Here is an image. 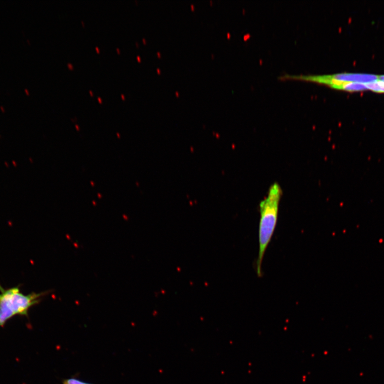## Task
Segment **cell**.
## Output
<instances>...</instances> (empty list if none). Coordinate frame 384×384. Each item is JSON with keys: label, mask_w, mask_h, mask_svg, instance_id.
Segmentation results:
<instances>
[{"label": "cell", "mask_w": 384, "mask_h": 384, "mask_svg": "<svg viewBox=\"0 0 384 384\" xmlns=\"http://www.w3.org/2000/svg\"><path fill=\"white\" fill-rule=\"evenodd\" d=\"M227 37H228V38H229V37H230V33H228L227 34Z\"/></svg>", "instance_id": "obj_22"}, {"label": "cell", "mask_w": 384, "mask_h": 384, "mask_svg": "<svg viewBox=\"0 0 384 384\" xmlns=\"http://www.w3.org/2000/svg\"><path fill=\"white\" fill-rule=\"evenodd\" d=\"M212 58H214L215 55L214 54H211Z\"/></svg>", "instance_id": "obj_25"}, {"label": "cell", "mask_w": 384, "mask_h": 384, "mask_svg": "<svg viewBox=\"0 0 384 384\" xmlns=\"http://www.w3.org/2000/svg\"><path fill=\"white\" fill-rule=\"evenodd\" d=\"M0 138H1V136H0Z\"/></svg>", "instance_id": "obj_29"}, {"label": "cell", "mask_w": 384, "mask_h": 384, "mask_svg": "<svg viewBox=\"0 0 384 384\" xmlns=\"http://www.w3.org/2000/svg\"><path fill=\"white\" fill-rule=\"evenodd\" d=\"M157 55H158V57L160 58L162 56L161 53L160 52L158 51L157 52Z\"/></svg>", "instance_id": "obj_9"}, {"label": "cell", "mask_w": 384, "mask_h": 384, "mask_svg": "<svg viewBox=\"0 0 384 384\" xmlns=\"http://www.w3.org/2000/svg\"><path fill=\"white\" fill-rule=\"evenodd\" d=\"M287 78L318 83L332 87L333 86L347 82H357L367 84L379 80V76L363 73H338L323 75L289 76Z\"/></svg>", "instance_id": "obj_3"}, {"label": "cell", "mask_w": 384, "mask_h": 384, "mask_svg": "<svg viewBox=\"0 0 384 384\" xmlns=\"http://www.w3.org/2000/svg\"><path fill=\"white\" fill-rule=\"evenodd\" d=\"M368 90L378 93H384V82L377 80L366 84Z\"/></svg>", "instance_id": "obj_5"}, {"label": "cell", "mask_w": 384, "mask_h": 384, "mask_svg": "<svg viewBox=\"0 0 384 384\" xmlns=\"http://www.w3.org/2000/svg\"><path fill=\"white\" fill-rule=\"evenodd\" d=\"M68 68H69L70 69H73V68H74V67H73V65H72V64H70V63H68Z\"/></svg>", "instance_id": "obj_8"}, {"label": "cell", "mask_w": 384, "mask_h": 384, "mask_svg": "<svg viewBox=\"0 0 384 384\" xmlns=\"http://www.w3.org/2000/svg\"><path fill=\"white\" fill-rule=\"evenodd\" d=\"M25 92H26V94H27V95H28V96L29 95V92H28V91L27 90V89H25Z\"/></svg>", "instance_id": "obj_14"}, {"label": "cell", "mask_w": 384, "mask_h": 384, "mask_svg": "<svg viewBox=\"0 0 384 384\" xmlns=\"http://www.w3.org/2000/svg\"><path fill=\"white\" fill-rule=\"evenodd\" d=\"M90 93L91 96L93 95V92L91 90L90 91Z\"/></svg>", "instance_id": "obj_23"}, {"label": "cell", "mask_w": 384, "mask_h": 384, "mask_svg": "<svg viewBox=\"0 0 384 384\" xmlns=\"http://www.w3.org/2000/svg\"><path fill=\"white\" fill-rule=\"evenodd\" d=\"M116 50H117V52H118V53H119V54H120V50L119 48H117V49H116Z\"/></svg>", "instance_id": "obj_20"}, {"label": "cell", "mask_w": 384, "mask_h": 384, "mask_svg": "<svg viewBox=\"0 0 384 384\" xmlns=\"http://www.w3.org/2000/svg\"><path fill=\"white\" fill-rule=\"evenodd\" d=\"M98 101L99 102V103H102V100L101 98L98 97Z\"/></svg>", "instance_id": "obj_15"}, {"label": "cell", "mask_w": 384, "mask_h": 384, "mask_svg": "<svg viewBox=\"0 0 384 384\" xmlns=\"http://www.w3.org/2000/svg\"><path fill=\"white\" fill-rule=\"evenodd\" d=\"M379 80L384 82V75L379 76Z\"/></svg>", "instance_id": "obj_7"}, {"label": "cell", "mask_w": 384, "mask_h": 384, "mask_svg": "<svg viewBox=\"0 0 384 384\" xmlns=\"http://www.w3.org/2000/svg\"><path fill=\"white\" fill-rule=\"evenodd\" d=\"M136 58L138 62H141V59L139 56H137Z\"/></svg>", "instance_id": "obj_11"}, {"label": "cell", "mask_w": 384, "mask_h": 384, "mask_svg": "<svg viewBox=\"0 0 384 384\" xmlns=\"http://www.w3.org/2000/svg\"><path fill=\"white\" fill-rule=\"evenodd\" d=\"M13 163H14V164L15 165V167H16L17 166V164H16V162L15 161H13Z\"/></svg>", "instance_id": "obj_21"}, {"label": "cell", "mask_w": 384, "mask_h": 384, "mask_svg": "<svg viewBox=\"0 0 384 384\" xmlns=\"http://www.w3.org/2000/svg\"><path fill=\"white\" fill-rule=\"evenodd\" d=\"M47 294L45 292L25 294L21 293L20 286L4 289L0 285V327L16 316H27L29 309L38 304Z\"/></svg>", "instance_id": "obj_2"}, {"label": "cell", "mask_w": 384, "mask_h": 384, "mask_svg": "<svg viewBox=\"0 0 384 384\" xmlns=\"http://www.w3.org/2000/svg\"><path fill=\"white\" fill-rule=\"evenodd\" d=\"M81 23H82V25H83V26H85V25H84V22H83V21H81Z\"/></svg>", "instance_id": "obj_24"}, {"label": "cell", "mask_w": 384, "mask_h": 384, "mask_svg": "<svg viewBox=\"0 0 384 384\" xmlns=\"http://www.w3.org/2000/svg\"><path fill=\"white\" fill-rule=\"evenodd\" d=\"M143 41L144 44H146V39L145 38L143 39Z\"/></svg>", "instance_id": "obj_19"}, {"label": "cell", "mask_w": 384, "mask_h": 384, "mask_svg": "<svg viewBox=\"0 0 384 384\" xmlns=\"http://www.w3.org/2000/svg\"><path fill=\"white\" fill-rule=\"evenodd\" d=\"M191 8L192 10H195V6H194V5L193 4H191Z\"/></svg>", "instance_id": "obj_13"}, {"label": "cell", "mask_w": 384, "mask_h": 384, "mask_svg": "<svg viewBox=\"0 0 384 384\" xmlns=\"http://www.w3.org/2000/svg\"><path fill=\"white\" fill-rule=\"evenodd\" d=\"M332 88L337 90H344L349 92H355L368 90L366 84L357 82L342 83L334 85Z\"/></svg>", "instance_id": "obj_4"}, {"label": "cell", "mask_w": 384, "mask_h": 384, "mask_svg": "<svg viewBox=\"0 0 384 384\" xmlns=\"http://www.w3.org/2000/svg\"><path fill=\"white\" fill-rule=\"evenodd\" d=\"M96 50H97V51L98 53L99 52V51H100V50H99V49L98 47H97V46H96Z\"/></svg>", "instance_id": "obj_17"}, {"label": "cell", "mask_w": 384, "mask_h": 384, "mask_svg": "<svg viewBox=\"0 0 384 384\" xmlns=\"http://www.w3.org/2000/svg\"><path fill=\"white\" fill-rule=\"evenodd\" d=\"M121 97L123 99H125V95H124L123 94H121Z\"/></svg>", "instance_id": "obj_16"}, {"label": "cell", "mask_w": 384, "mask_h": 384, "mask_svg": "<svg viewBox=\"0 0 384 384\" xmlns=\"http://www.w3.org/2000/svg\"><path fill=\"white\" fill-rule=\"evenodd\" d=\"M210 3L211 4H212V3H213V2H212V1H211V0H210Z\"/></svg>", "instance_id": "obj_28"}, {"label": "cell", "mask_w": 384, "mask_h": 384, "mask_svg": "<svg viewBox=\"0 0 384 384\" xmlns=\"http://www.w3.org/2000/svg\"><path fill=\"white\" fill-rule=\"evenodd\" d=\"M136 45H137V46H139V45H138V43H136Z\"/></svg>", "instance_id": "obj_27"}, {"label": "cell", "mask_w": 384, "mask_h": 384, "mask_svg": "<svg viewBox=\"0 0 384 384\" xmlns=\"http://www.w3.org/2000/svg\"><path fill=\"white\" fill-rule=\"evenodd\" d=\"M282 190L277 183L270 188L267 198L260 203L259 226V253L257 261V273L262 277V266L266 251L270 244L276 226Z\"/></svg>", "instance_id": "obj_1"}, {"label": "cell", "mask_w": 384, "mask_h": 384, "mask_svg": "<svg viewBox=\"0 0 384 384\" xmlns=\"http://www.w3.org/2000/svg\"><path fill=\"white\" fill-rule=\"evenodd\" d=\"M64 384H90L84 382L80 381L78 380H76L74 379H70L65 381Z\"/></svg>", "instance_id": "obj_6"}, {"label": "cell", "mask_w": 384, "mask_h": 384, "mask_svg": "<svg viewBox=\"0 0 384 384\" xmlns=\"http://www.w3.org/2000/svg\"><path fill=\"white\" fill-rule=\"evenodd\" d=\"M175 94H176V96H177V97L180 96V92L179 91H176L175 92Z\"/></svg>", "instance_id": "obj_12"}, {"label": "cell", "mask_w": 384, "mask_h": 384, "mask_svg": "<svg viewBox=\"0 0 384 384\" xmlns=\"http://www.w3.org/2000/svg\"><path fill=\"white\" fill-rule=\"evenodd\" d=\"M1 110L3 112H5V110H4V108L3 107V106H1Z\"/></svg>", "instance_id": "obj_18"}, {"label": "cell", "mask_w": 384, "mask_h": 384, "mask_svg": "<svg viewBox=\"0 0 384 384\" xmlns=\"http://www.w3.org/2000/svg\"><path fill=\"white\" fill-rule=\"evenodd\" d=\"M157 72L158 74H161V70L160 69H159V68H157Z\"/></svg>", "instance_id": "obj_10"}, {"label": "cell", "mask_w": 384, "mask_h": 384, "mask_svg": "<svg viewBox=\"0 0 384 384\" xmlns=\"http://www.w3.org/2000/svg\"><path fill=\"white\" fill-rule=\"evenodd\" d=\"M5 164H6V165H7V167H8V165L7 164V162H5Z\"/></svg>", "instance_id": "obj_26"}]
</instances>
